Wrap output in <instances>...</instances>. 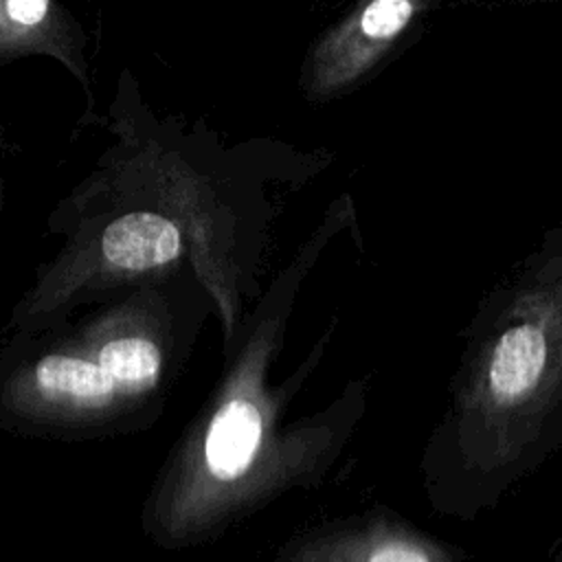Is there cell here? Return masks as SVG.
<instances>
[{
    "label": "cell",
    "instance_id": "cell-1",
    "mask_svg": "<svg viewBox=\"0 0 562 562\" xmlns=\"http://www.w3.org/2000/svg\"><path fill=\"white\" fill-rule=\"evenodd\" d=\"M461 342L419 485L435 514L474 522L562 452V222L487 288Z\"/></svg>",
    "mask_w": 562,
    "mask_h": 562
},
{
    "label": "cell",
    "instance_id": "cell-2",
    "mask_svg": "<svg viewBox=\"0 0 562 562\" xmlns=\"http://www.w3.org/2000/svg\"><path fill=\"white\" fill-rule=\"evenodd\" d=\"M147 281L77 325L22 338L0 351V426L83 439L149 424L191 338L167 296Z\"/></svg>",
    "mask_w": 562,
    "mask_h": 562
},
{
    "label": "cell",
    "instance_id": "cell-3",
    "mask_svg": "<svg viewBox=\"0 0 562 562\" xmlns=\"http://www.w3.org/2000/svg\"><path fill=\"white\" fill-rule=\"evenodd\" d=\"M303 272V270H301ZM301 272H288L277 281L274 290L261 303L257 327L248 334L228 373L217 391L200 411L198 422L178 448L176 459L158 481L151 496L154 505L147 520L158 522L151 536L162 542H193L211 531H220L233 514H239L244 503L259 498L263 476L272 479V459L283 452H342L362 417H349L334 428L288 448H277L279 400L310 375L323 356L334 327H329L312 356L294 375L281 395H274L266 384L268 367L283 340L288 314L301 285Z\"/></svg>",
    "mask_w": 562,
    "mask_h": 562
},
{
    "label": "cell",
    "instance_id": "cell-4",
    "mask_svg": "<svg viewBox=\"0 0 562 562\" xmlns=\"http://www.w3.org/2000/svg\"><path fill=\"white\" fill-rule=\"evenodd\" d=\"M277 562H468L463 551L389 505L316 525L290 540Z\"/></svg>",
    "mask_w": 562,
    "mask_h": 562
},
{
    "label": "cell",
    "instance_id": "cell-5",
    "mask_svg": "<svg viewBox=\"0 0 562 562\" xmlns=\"http://www.w3.org/2000/svg\"><path fill=\"white\" fill-rule=\"evenodd\" d=\"M184 250L180 228L149 211H136L110 222L99 239V279L90 299L103 290L132 285L134 277L167 268Z\"/></svg>",
    "mask_w": 562,
    "mask_h": 562
},
{
    "label": "cell",
    "instance_id": "cell-6",
    "mask_svg": "<svg viewBox=\"0 0 562 562\" xmlns=\"http://www.w3.org/2000/svg\"><path fill=\"white\" fill-rule=\"evenodd\" d=\"M48 9V0H7L9 15L20 24H37Z\"/></svg>",
    "mask_w": 562,
    "mask_h": 562
},
{
    "label": "cell",
    "instance_id": "cell-7",
    "mask_svg": "<svg viewBox=\"0 0 562 562\" xmlns=\"http://www.w3.org/2000/svg\"><path fill=\"white\" fill-rule=\"evenodd\" d=\"M549 562H562V538L558 540V544L551 549V560Z\"/></svg>",
    "mask_w": 562,
    "mask_h": 562
}]
</instances>
